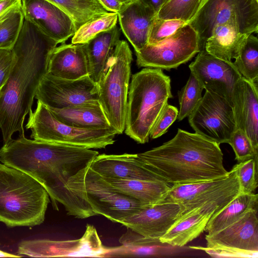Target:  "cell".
<instances>
[{
	"mask_svg": "<svg viewBox=\"0 0 258 258\" xmlns=\"http://www.w3.org/2000/svg\"><path fill=\"white\" fill-rule=\"evenodd\" d=\"M26 125L35 140L88 149H102L113 144L117 133L111 127L86 129L73 127L58 121L50 109L38 101L30 111Z\"/></svg>",
	"mask_w": 258,
	"mask_h": 258,
	"instance_id": "8",
	"label": "cell"
},
{
	"mask_svg": "<svg viewBox=\"0 0 258 258\" xmlns=\"http://www.w3.org/2000/svg\"><path fill=\"white\" fill-rule=\"evenodd\" d=\"M189 68L204 89L224 98L233 107L234 89L242 76L232 61L218 58L203 49Z\"/></svg>",
	"mask_w": 258,
	"mask_h": 258,
	"instance_id": "16",
	"label": "cell"
},
{
	"mask_svg": "<svg viewBox=\"0 0 258 258\" xmlns=\"http://www.w3.org/2000/svg\"><path fill=\"white\" fill-rule=\"evenodd\" d=\"M221 210L213 204L195 209L177 218L159 240L173 247L183 246L203 233L210 218Z\"/></svg>",
	"mask_w": 258,
	"mask_h": 258,
	"instance_id": "21",
	"label": "cell"
},
{
	"mask_svg": "<svg viewBox=\"0 0 258 258\" xmlns=\"http://www.w3.org/2000/svg\"><path fill=\"white\" fill-rule=\"evenodd\" d=\"M117 14L121 30L135 51H139L148 44L157 14L141 0H131L123 4Z\"/></svg>",
	"mask_w": 258,
	"mask_h": 258,
	"instance_id": "19",
	"label": "cell"
},
{
	"mask_svg": "<svg viewBox=\"0 0 258 258\" xmlns=\"http://www.w3.org/2000/svg\"><path fill=\"white\" fill-rule=\"evenodd\" d=\"M200 50L197 32L186 23L169 37L155 45L147 44L135 53L139 67L169 71L190 60Z\"/></svg>",
	"mask_w": 258,
	"mask_h": 258,
	"instance_id": "12",
	"label": "cell"
},
{
	"mask_svg": "<svg viewBox=\"0 0 258 258\" xmlns=\"http://www.w3.org/2000/svg\"><path fill=\"white\" fill-rule=\"evenodd\" d=\"M257 84L243 77L238 81L233 94V110L237 128L242 130L258 150Z\"/></svg>",
	"mask_w": 258,
	"mask_h": 258,
	"instance_id": "20",
	"label": "cell"
},
{
	"mask_svg": "<svg viewBox=\"0 0 258 258\" xmlns=\"http://www.w3.org/2000/svg\"><path fill=\"white\" fill-rule=\"evenodd\" d=\"M170 83V77L160 69L145 68L132 76L124 132L137 143L148 142L157 119L173 97Z\"/></svg>",
	"mask_w": 258,
	"mask_h": 258,
	"instance_id": "4",
	"label": "cell"
},
{
	"mask_svg": "<svg viewBox=\"0 0 258 258\" xmlns=\"http://www.w3.org/2000/svg\"><path fill=\"white\" fill-rule=\"evenodd\" d=\"M241 192L240 183L232 168L227 177L213 180L173 184L158 203H176L180 207L178 217L207 204L222 209Z\"/></svg>",
	"mask_w": 258,
	"mask_h": 258,
	"instance_id": "10",
	"label": "cell"
},
{
	"mask_svg": "<svg viewBox=\"0 0 258 258\" xmlns=\"http://www.w3.org/2000/svg\"><path fill=\"white\" fill-rule=\"evenodd\" d=\"M249 34L241 33L229 24L218 25L206 41L204 49L218 58L232 61L239 55Z\"/></svg>",
	"mask_w": 258,
	"mask_h": 258,
	"instance_id": "26",
	"label": "cell"
},
{
	"mask_svg": "<svg viewBox=\"0 0 258 258\" xmlns=\"http://www.w3.org/2000/svg\"><path fill=\"white\" fill-rule=\"evenodd\" d=\"M24 19L58 43H64L76 31L75 23L64 11L46 0H22Z\"/></svg>",
	"mask_w": 258,
	"mask_h": 258,
	"instance_id": "17",
	"label": "cell"
},
{
	"mask_svg": "<svg viewBox=\"0 0 258 258\" xmlns=\"http://www.w3.org/2000/svg\"><path fill=\"white\" fill-rule=\"evenodd\" d=\"M99 153L91 149L28 139H12L0 149V161L29 175L47 191L53 209L62 204L68 215L85 219L96 214L69 188V181Z\"/></svg>",
	"mask_w": 258,
	"mask_h": 258,
	"instance_id": "1",
	"label": "cell"
},
{
	"mask_svg": "<svg viewBox=\"0 0 258 258\" xmlns=\"http://www.w3.org/2000/svg\"><path fill=\"white\" fill-rule=\"evenodd\" d=\"M258 195L240 192L220 211L212 217L205 231L215 233L238 220L247 211L257 209Z\"/></svg>",
	"mask_w": 258,
	"mask_h": 258,
	"instance_id": "29",
	"label": "cell"
},
{
	"mask_svg": "<svg viewBox=\"0 0 258 258\" xmlns=\"http://www.w3.org/2000/svg\"><path fill=\"white\" fill-rule=\"evenodd\" d=\"M203 89L196 78L190 73L186 84L178 92L179 110L177 119L179 121L191 114L203 96Z\"/></svg>",
	"mask_w": 258,
	"mask_h": 258,
	"instance_id": "33",
	"label": "cell"
},
{
	"mask_svg": "<svg viewBox=\"0 0 258 258\" xmlns=\"http://www.w3.org/2000/svg\"><path fill=\"white\" fill-rule=\"evenodd\" d=\"M132 52L128 43L119 40L108 67L98 84V101L110 127L118 134L125 130Z\"/></svg>",
	"mask_w": 258,
	"mask_h": 258,
	"instance_id": "7",
	"label": "cell"
},
{
	"mask_svg": "<svg viewBox=\"0 0 258 258\" xmlns=\"http://www.w3.org/2000/svg\"><path fill=\"white\" fill-rule=\"evenodd\" d=\"M58 43L24 19L12 50L15 63L0 90V128L4 145L13 134H24L26 115L32 111L37 89L47 73L49 57Z\"/></svg>",
	"mask_w": 258,
	"mask_h": 258,
	"instance_id": "2",
	"label": "cell"
},
{
	"mask_svg": "<svg viewBox=\"0 0 258 258\" xmlns=\"http://www.w3.org/2000/svg\"><path fill=\"white\" fill-rule=\"evenodd\" d=\"M24 20L22 10L12 14L0 23V49H12L14 46Z\"/></svg>",
	"mask_w": 258,
	"mask_h": 258,
	"instance_id": "36",
	"label": "cell"
},
{
	"mask_svg": "<svg viewBox=\"0 0 258 258\" xmlns=\"http://www.w3.org/2000/svg\"><path fill=\"white\" fill-rule=\"evenodd\" d=\"M47 73L68 80H77L88 76L83 44L63 43L56 46L49 57Z\"/></svg>",
	"mask_w": 258,
	"mask_h": 258,
	"instance_id": "23",
	"label": "cell"
},
{
	"mask_svg": "<svg viewBox=\"0 0 258 258\" xmlns=\"http://www.w3.org/2000/svg\"><path fill=\"white\" fill-rule=\"evenodd\" d=\"M35 98L47 107L56 109L99 103L98 86L88 76L68 80L46 73L40 82Z\"/></svg>",
	"mask_w": 258,
	"mask_h": 258,
	"instance_id": "14",
	"label": "cell"
},
{
	"mask_svg": "<svg viewBox=\"0 0 258 258\" xmlns=\"http://www.w3.org/2000/svg\"><path fill=\"white\" fill-rule=\"evenodd\" d=\"M106 252L96 228L87 224L83 235L75 240H53L46 239L20 242L18 254L33 257H97Z\"/></svg>",
	"mask_w": 258,
	"mask_h": 258,
	"instance_id": "15",
	"label": "cell"
},
{
	"mask_svg": "<svg viewBox=\"0 0 258 258\" xmlns=\"http://www.w3.org/2000/svg\"><path fill=\"white\" fill-rule=\"evenodd\" d=\"M48 108L58 121L69 126L86 129L111 127L99 103Z\"/></svg>",
	"mask_w": 258,
	"mask_h": 258,
	"instance_id": "25",
	"label": "cell"
},
{
	"mask_svg": "<svg viewBox=\"0 0 258 258\" xmlns=\"http://www.w3.org/2000/svg\"><path fill=\"white\" fill-rule=\"evenodd\" d=\"M104 179L116 190L138 201L144 206L158 203L171 187L169 183L161 180Z\"/></svg>",
	"mask_w": 258,
	"mask_h": 258,
	"instance_id": "27",
	"label": "cell"
},
{
	"mask_svg": "<svg viewBox=\"0 0 258 258\" xmlns=\"http://www.w3.org/2000/svg\"><path fill=\"white\" fill-rule=\"evenodd\" d=\"M188 117L196 133L219 144L228 143L237 128L231 104L224 98L207 91Z\"/></svg>",
	"mask_w": 258,
	"mask_h": 258,
	"instance_id": "13",
	"label": "cell"
},
{
	"mask_svg": "<svg viewBox=\"0 0 258 258\" xmlns=\"http://www.w3.org/2000/svg\"><path fill=\"white\" fill-rule=\"evenodd\" d=\"M234 65L241 76L247 80L258 82V39L252 34L248 35Z\"/></svg>",
	"mask_w": 258,
	"mask_h": 258,
	"instance_id": "31",
	"label": "cell"
},
{
	"mask_svg": "<svg viewBox=\"0 0 258 258\" xmlns=\"http://www.w3.org/2000/svg\"><path fill=\"white\" fill-rule=\"evenodd\" d=\"M202 0H169L160 9L157 17L177 19L187 23L195 16Z\"/></svg>",
	"mask_w": 258,
	"mask_h": 258,
	"instance_id": "34",
	"label": "cell"
},
{
	"mask_svg": "<svg viewBox=\"0 0 258 258\" xmlns=\"http://www.w3.org/2000/svg\"><path fill=\"white\" fill-rule=\"evenodd\" d=\"M64 11L73 20L76 30L86 22L109 12L98 0H46Z\"/></svg>",
	"mask_w": 258,
	"mask_h": 258,
	"instance_id": "30",
	"label": "cell"
},
{
	"mask_svg": "<svg viewBox=\"0 0 258 258\" xmlns=\"http://www.w3.org/2000/svg\"><path fill=\"white\" fill-rule=\"evenodd\" d=\"M138 163L171 184L217 180L228 176L220 144L195 133L178 128L162 145L136 154Z\"/></svg>",
	"mask_w": 258,
	"mask_h": 258,
	"instance_id": "3",
	"label": "cell"
},
{
	"mask_svg": "<svg viewBox=\"0 0 258 258\" xmlns=\"http://www.w3.org/2000/svg\"><path fill=\"white\" fill-rule=\"evenodd\" d=\"M120 29L116 25L83 44L88 68V76L96 84L108 67L113 49L119 40Z\"/></svg>",
	"mask_w": 258,
	"mask_h": 258,
	"instance_id": "24",
	"label": "cell"
},
{
	"mask_svg": "<svg viewBox=\"0 0 258 258\" xmlns=\"http://www.w3.org/2000/svg\"><path fill=\"white\" fill-rule=\"evenodd\" d=\"M99 3L108 11L118 13L123 4L118 0H98Z\"/></svg>",
	"mask_w": 258,
	"mask_h": 258,
	"instance_id": "42",
	"label": "cell"
},
{
	"mask_svg": "<svg viewBox=\"0 0 258 258\" xmlns=\"http://www.w3.org/2000/svg\"><path fill=\"white\" fill-rule=\"evenodd\" d=\"M21 10L22 0H0V23L14 13Z\"/></svg>",
	"mask_w": 258,
	"mask_h": 258,
	"instance_id": "41",
	"label": "cell"
},
{
	"mask_svg": "<svg viewBox=\"0 0 258 258\" xmlns=\"http://www.w3.org/2000/svg\"><path fill=\"white\" fill-rule=\"evenodd\" d=\"M22 255L12 254L0 250V257H20Z\"/></svg>",
	"mask_w": 258,
	"mask_h": 258,
	"instance_id": "44",
	"label": "cell"
},
{
	"mask_svg": "<svg viewBox=\"0 0 258 258\" xmlns=\"http://www.w3.org/2000/svg\"><path fill=\"white\" fill-rule=\"evenodd\" d=\"M117 21L118 14L114 12H109L94 18L76 30L72 43H86L100 33L113 28L116 25Z\"/></svg>",
	"mask_w": 258,
	"mask_h": 258,
	"instance_id": "32",
	"label": "cell"
},
{
	"mask_svg": "<svg viewBox=\"0 0 258 258\" xmlns=\"http://www.w3.org/2000/svg\"><path fill=\"white\" fill-rule=\"evenodd\" d=\"M228 144L232 147L238 163L258 156V150L254 148L247 136L240 129L235 130Z\"/></svg>",
	"mask_w": 258,
	"mask_h": 258,
	"instance_id": "38",
	"label": "cell"
},
{
	"mask_svg": "<svg viewBox=\"0 0 258 258\" xmlns=\"http://www.w3.org/2000/svg\"><path fill=\"white\" fill-rule=\"evenodd\" d=\"M118 1H119V2L122 3V4H125V3H126L131 1V0H118Z\"/></svg>",
	"mask_w": 258,
	"mask_h": 258,
	"instance_id": "45",
	"label": "cell"
},
{
	"mask_svg": "<svg viewBox=\"0 0 258 258\" xmlns=\"http://www.w3.org/2000/svg\"><path fill=\"white\" fill-rule=\"evenodd\" d=\"M119 239L120 246L106 247L102 257H137L157 256L161 252L162 245L159 239L146 237L132 229Z\"/></svg>",
	"mask_w": 258,
	"mask_h": 258,
	"instance_id": "28",
	"label": "cell"
},
{
	"mask_svg": "<svg viewBox=\"0 0 258 258\" xmlns=\"http://www.w3.org/2000/svg\"><path fill=\"white\" fill-rule=\"evenodd\" d=\"M178 110L176 107L167 104L157 119L150 134V138L156 139L164 134L177 119Z\"/></svg>",
	"mask_w": 258,
	"mask_h": 258,
	"instance_id": "39",
	"label": "cell"
},
{
	"mask_svg": "<svg viewBox=\"0 0 258 258\" xmlns=\"http://www.w3.org/2000/svg\"><path fill=\"white\" fill-rule=\"evenodd\" d=\"M257 157L239 162L232 168L238 177L241 192L255 194L258 186Z\"/></svg>",
	"mask_w": 258,
	"mask_h": 258,
	"instance_id": "35",
	"label": "cell"
},
{
	"mask_svg": "<svg viewBox=\"0 0 258 258\" xmlns=\"http://www.w3.org/2000/svg\"><path fill=\"white\" fill-rule=\"evenodd\" d=\"M197 32L200 51L218 25H232L241 33L258 31V0H202L187 23Z\"/></svg>",
	"mask_w": 258,
	"mask_h": 258,
	"instance_id": "9",
	"label": "cell"
},
{
	"mask_svg": "<svg viewBox=\"0 0 258 258\" xmlns=\"http://www.w3.org/2000/svg\"><path fill=\"white\" fill-rule=\"evenodd\" d=\"M186 24L177 19L164 20L156 17L151 26L148 44H156L169 37Z\"/></svg>",
	"mask_w": 258,
	"mask_h": 258,
	"instance_id": "37",
	"label": "cell"
},
{
	"mask_svg": "<svg viewBox=\"0 0 258 258\" xmlns=\"http://www.w3.org/2000/svg\"><path fill=\"white\" fill-rule=\"evenodd\" d=\"M90 166L104 178L163 181L141 165L136 158V154H99Z\"/></svg>",
	"mask_w": 258,
	"mask_h": 258,
	"instance_id": "22",
	"label": "cell"
},
{
	"mask_svg": "<svg viewBox=\"0 0 258 258\" xmlns=\"http://www.w3.org/2000/svg\"><path fill=\"white\" fill-rule=\"evenodd\" d=\"M90 165L74 176L68 186L81 201L92 208L96 215L120 223L145 207L112 187Z\"/></svg>",
	"mask_w": 258,
	"mask_h": 258,
	"instance_id": "6",
	"label": "cell"
},
{
	"mask_svg": "<svg viewBox=\"0 0 258 258\" xmlns=\"http://www.w3.org/2000/svg\"><path fill=\"white\" fill-rule=\"evenodd\" d=\"M206 247L191 246L212 256L258 257L257 209L247 211L225 228L205 236Z\"/></svg>",
	"mask_w": 258,
	"mask_h": 258,
	"instance_id": "11",
	"label": "cell"
},
{
	"mask_svg": "<svg viewBox=\"0 0 258 258\" xmlns=\"http://www.w3.org/2000/svg\"><path fill=\"white\" fill-rule=\"evenodd\" d=\"M144 3L151 7L158 14L160 9L169 0H141Z\"/></svg>",
	"mask_w": 258,
	"mask_h": 258,
	"instance_id": "43",
	"label": "cell"
},
{
	"mask_svg": "<svg viewBox=\"0 0 258 258\" xmlns=\"http://www.w3.org/2000/svg\"><path fill=\"white\" fill-rule=\"evenodd\" d=\"M49 203L47 191L36 180L0 163V222L9 227L39 225Z\"/></svg>",
	"mask_w": 258,
	"mask_h": 258,
	"instance_id": "5",
	"label": "cell"
},
{
	"mask_svg": "<svg viewBox=\"0 0 258 258\" xmlns=\"http://www.w3.org/2000/svg\"><path fill=\"white\" fill-rule=\"evenodd\" d=\"M15 60L12 49H0V90L8 80Z\"/></svg>",
	"mask_w": 258,
	"mask_h": 258,
	"instance_id": "40",
	"label": "cell"
},
{
	"mask_svg": "<svg viewBox=\"0 0 258 258\" xmlns=\"http://www.w3.org/2000/svg\"><path fill=\"white\" fill-rule=\"evenodd\" d=\"M180 211L176 203L156 204L144 207L120 224L146 237L159 239L176 221Z\"/></svg>",
	"mask_w": 258,
	"mask_h": 258,
	"instance_id": "18",
	"label": "cell"
}]
</instances>
